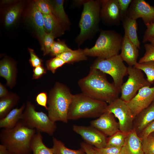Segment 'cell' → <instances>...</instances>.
<instances>
[{"label": "cell", "instance_id": "6da1fadb", "mask_svg": "<svg viewBox=\"0 0 154 154\" xmlns=\"http://www.w3.org/2000/svg\"><path fill=\"white\" fill-rule=\"evenodd\" d=\"M106 74L90 67L88 74L78 82L82 92L108 104L119 98L120 88L109 82Z\"/></svg>", "mask_w": 154, "mask_h": 154}, {"label": "cell", "instance_id": "7a4b0ae2", "mask_svg": "<svg viewBox=\"0 0 154 154\" xmlns=\"http://www.w3.org/2000/svg\"><path fill=\"white\" fill-rule=\"evenodd\" d=\"M37 131L27 127L20 120L13 128L1 130L0 133L1 144L16 154L31 153V141Z\"/></svg>", "mask_w": 154, "mask_h": 154}, {"label": "cell", "instance_id": "3957f363", "mask_svg": "<svg viewBox=\"0 0 154 154\" xmlns=\"http://www.w3.org/2000/svg\"><path fill=\"white\" fill-rule=\"evenodd\" d=\"M73 94L66 85L56 82L48 97V116L53 121L66 123L68 114Z\"/></svg>", "mask_w": 154, "mask_h": 154}, {"label": "cell", "instance_id": "277c9868", "mask_svg": "<svg viewBox=\"0 0 154 154\" xmlns=\"http://www.w3.org/2000/svg\"><path fill=\"white\" fill-rule=\"evenodd\" d=\"M108 104L82 93L73 95L68 114V120L98 117L104 112Z\"/></svg>", "mask_w": 154, "mask_h": 154}, {"label": "cell", "instance_id": "5b68a950", "mask_svg": "<svg viewBox=\"0 0 154 154\" xmlns=\"http://www.w3.org/2000/svg\"><path fill=\"white\" fill-rule=\"evenodd\" d=\"M79 25L80 32L75 39L78 46L94 35L99 30L100 17V0H86Z\"/></svg>", "mask_w": 154, "mask_h": 154}, {"label": "cell", "instance_id": "8992f818", "mask_svg": "<svg viewBox=\"0 0 154 154\" xmlns=\"http://www.w3.org/2000/svg\"><path fill=\"white\" fill-rule=\"evenodd\" d=\"M123 37L119 33L112 30H101L94 46L84 49L88 56L107 59L119 54Z\"/></svg>", "mask_w": 154, "mask_h": 154}, {"label": "cell", "instance_id": "52a82bcc", "mask_svg": "<svg viewBox=\"0 0 154 154\" xmlns=\"http://www.w3.org/2000/svg\"><path fill=\"white\" fill-rule=\"evenodd\" d=\"M26 126L35 129L38 132H44L52 135L56 125L45 113L38 112L31 102H27L20 119Z\"/></svg>", "mask_w": 154, "mask_h": 154}, {"label": "cell", "instance_id": "ba28073f", "mask_svg": "<svg viewBox=\"0 0 154 154\" xmlns=\"http://www.w3.org/2000/svg\"><path fill=\"white\" fill-rule=\"evenodd\" d=\"M90 67L110 76L114 83L119 88L124 76L128 74V67L119 54L107 59L97 58Z\"/></svg>", "mask_w": 154, "mask_h": 154}, {"label": "cell", "instance_id": "9c48e42d", "mask_svg": "<svg viewBox=\"0 0 154 154\" xmlns=\"http://www.w3.org/2000/svg\"><path fill=\"white\" fill-rule=\"evenodd\" d=\"M143 72L134 66L128 67V78L120 88V98L126 102L132 99L142 88L151 86V84L144 77Z\"/></svg>", "mask_w": 154, "mask_h": 154}, {"label": "cell", "instance_id": "30bf717a", "mask_svg": "<svg viewBox=\"0 0 154 154\" xmlns=\"http://www.w3.org/2000/svg\"><path fill=\"white\" fill-rule=\"evenodd\" d=\"M112 113L118 120L119 130L127 134L133 129L135 117L127 103L118 98L108 104L104 112Z\"/></svg>", "mask_w": 154, "mask_h": 154}, {"label": "cell", "instance_id": "8fae6325", "mask_svg": "<svg viewBox=\"0 0 154 154\" xmlns=\"http://www.w3.org/2000/svg\"><path fill=\"white\" fill-rule=\"evenodd\" d=\"M126 16L136 20L141 18L147 26L154 22V6L144 0H132Z\"/></svg>", "mask_w": 154, "mask_h": 154}, {"label": "cell", "instance_id": "7c38bea8", "mask_svg": "<svg viewBox=\"0 0 154 154\" xmlns=\"http://www.w3.org/2000/svg\"><path fill=\"white\" fill-rule=\"evenodd\" d=\"M72 129L74 132L79 135L87 143L98 148L106 147V136L92 126L74 125Z\"/></svg>", "mask_w": 154, "mask_h": 154}, {"label": "cell", "instance_id": "4fadbf2b", "mask_svg": "<svg viewBox=\"0 0 154 154\" xmlns=\"http://www.w3.org/2000/svg\"><path fill=\"white\" fill-rule=\"evenodd\" d=\"M154 101V84L152 87L147 86L142 88L132 99L126 103L135 118L141 111Z\"/></svg>", "mask_w": 154, "mask_h": 154}, {"label": "cell", "instance_id": "5bb4252c", "mask_svg": "<svg viewBox=\"0 0 154 154\" xmlns=\"http://www.w3.org/2000/svg\"><path fill=\"white\" fill-rule=\"evenodd\" d=\"M100 1L101 19L109 25L119 24L122 17L117 0Z\"/></svg>", "mask_w": 154, "mask_h": 154}, {"label": "cell", "instance_id": "9a60e30c", "mask_svg": "<svg viewBox=\"0 0 154 154\" xmlns=\"http://www.w3.org/2000/svg\"><path fill=\"white\" fill-rule=\"evenodd\" d=\"M114 115L105 112L98 118L90 122V126L100 131L106 136H111L119 130V124Z\"/></svg>", "mask_w": 154, "mask_h": 154}, {"label": "cell", "instance_id": "2e32d148", "mask_svg": "<svg viewBox=\"0 0 154 154\" xmlns=\"http://www.w3.org/2000/svg\"><path fill=\"white\" fill-rule=\"evenodd\" d=\"M138 48L124 35L119 54L123 61L125 62L129 66H134L137 63L139 55Z\"/></svg>", "mask_w": 154, "mask_h": 154}, {"label": "cell", "instance_id": "e0dca14e", "mask_svg": "<svg viewBox=\"0 0 154 154\" xmlns=\"http://www.w3.org/2000/svg\"><path fill=\"white\" fill-rule=\"evenodd\" d=\"M120 154H144L142 146V139L133 129L127 136Z\"/></svg>", "mask_w": 154, "mask_h": 154}, {"label": "cell", "instance_id": "ac0fdd59", "mask_svg": "<svg viewBox=\"0 0 154 154\" xmlns=\"http://www.w3.org/2000/svg\"><path fill=\"white\" fill-rule=\"evenodd\" d=\"M135 119L133 129L138 135L154 120V101L141 111Z\"/></svg>", "mask_w": 154, "mask_h": 154}, {"label": "cell", "instance_id": "d6986e66", "mask_svg": "<svg viewBox=\"0 0 154 154\" xmlns=\"http://www.w3.org/2000/svg\"><path fill=\"white\" fill-rule=\"evenodd\" d=\"M16 70L15 64L7 59H4L0 62V76L6 80L8 86L12 88L16 81Z\"/></svg>", "mask_w": 154, "mask_h": 154}, {"label": "cell", "instance_id": "ffe728a7", "mask_svg": "<svg viewBox=\"0 0 154 154\" xmlns=\"http://www.w3.org/2000/svg\"><path fill=\"white\" fill-rule=\"evenodd\" d=\"M125 34L128 38L139 49L140 42L137 34V23L136 20L127 16L124 17L121 20Z\"/></svg>", "mask_w": 154, "mask_h": 154}, {"label": "cell", "instance_id": "44dd1931", "mask_svg": "<svg viewBox=\"0 0 154 154\" xmlns=\"http://www.w3.org/2000/svg\"><path fill=\"white\" fill-rule=\"evenodd\" d=\"M25 107V105L23 104L19 108L13 109L0 119V128L10 129L14 127L21 119Z\"/></svg>", "mask_w": 154, "mask_h": 154}, {"label": "cell", "instance_id": "7402d4cb", "mask_svg": "<svg viewBox=\"0 0 154 154\" xmlns=\"http://www.w3.org/2000/svg\"><path fill=\"white\" fill-rule=\"evenodd\" d=\"M30 18L41 41L46 32L44 28L43 14L40 11L34 2L30 12Z\"/></svg>", "mask_w": 154, "mask_h": 154}, {"label": "cell", "instance_id": "603a6c76", "mask_svg": "<svg viewBox=\"0 0 154 154\" xmlns=\"http://www.w3.org/2000/svg\"><path fill=\"white\" fill-rule=\"evenodd\" d=\"M44 28L47 33L52 32L55 37L64 33L66 29L53 14L43 15Z\"/></svg>", "mask_w": 154, "mask_h": 154}, {"label": "cell", "instance_id": "cb8c5ba5", "mask_svg": "<svg viewBox=\"0 0 154 154\" xmlns=\"http://www.w3.org/2000/svg\"><path fill=\"white\" fill-rule=\"evenodd\" d=\"M51 6L52 13L66 29L70 27V23L64 7V1H49Z\"/></svg>", "mask_w": 154, "mask_h": 154}, {"label": "cell", "instance_id": "d4e9b609", "mask_svg": "<svg viewBox=\"0 0 154 154\" xmlns=\"http://www.w3.org/2000/svg\"><path fill=\"white\" fill-rule=\"evenodd\" d=\"M19 100L17 96L13 93L0 98V119L4 117L17 104Z\"/></svg>", "mask_w": 154, "mask_h": 154}, {"label": "cell", "instance_id": "484cf974", "mask_svg": "<svg viewBox=\"0 0 154 154\" xmlns=\"http://www.w3.org/2000/svg\"><path fill=\"white\" fill-rule=\"evenodd\" d=\"M56 56L61 58L67 64H72L86 60L88 59L87 56L84 52V49L80 48L74 50L72 49Z\"/></svg>", "mask_w": 154, "mask_h": 154}, {"label": "cell", "instance_id": "4316f807", "mask_svg": "<svg viewBox=\"0 0 154 154\" xmlns=\"http://www.w3.org/2000/svg\"><path fill=\"white\" fill-rule=\"evenodd\" d=\"M32 154H54L51 148L47 147L43 141L42 137L40 132L36 133L31 143Z\"/></svg>", "mask_w": 154, "mask_h": 154}, {"label": "cell", "instance_id": "83f0119b", "mask_svg": "<svg viewBox=\"0 0 154 154\" xmlns=\"http://www.w3.org/2000/svg\"><path fill=\"white\" fill-rule=\"evenodd\" d=\"M53 145L51 148L54 154H85L81 148L78 150H73L67 147L61 141L55 137L52 139Z\"/></svg>", "mask_w": 154, "mask_h": 154}, {"label": "cell", "instance_id": "f1b7e54d", "mask_svg": "<svg viewBox=\"0 0 154 154\" xmlns=\"http://www.w3.org/2000/svg\"><path fill=\"white\" fill-rule=\"evenodd\" d=\"M22 6L21 4L18 3L12 6L7 11L5 18L6 27H10L15 23L21 12Z\"/></svg>", "mask_w": 154, "mask_h": 154}, {"label": "cell", "instance_id": "f546056e", "mask_svg": "<svg viewBox=\"0 0 154 154\" xmlns=\"http://www.w3.org/2000/svg\"><path fill=\"white\" fill-rule=\"evenodd\" d=\"M128 134V133H127ZM127 134L120 130L107 138L106 147H114L121 148L124 145Z\"/></svg>", "mask_w": 154, "mask_h": 154}, {"label": "cell", "instance_id": "4dcf8cb0", "mask_svg": "<svg viewBox=\"0 0 154 154\" xmlns=\"http://www.w3.org/2000/svg\"><path fill=\"white\" fill-rule=\"evenodd\" d=\"M134 66L141 70L145 73L147 80L151 84L154 83V61L141 63L138 62Z\"/></svg>", "mask_w": 154, "mask_h": 154}, {"label": "cell", "instance_id": "1f68e13d", "mask_svg": "<svg viewBox=\"0 0 154 154\" xmlns=\"http://www.w3.org/2000/svg\"><path fill=\"white\" fill-rule=\"evenodd\" d=\"M56 37L52 32H46L41 42V49L43 52L44 55L49 54L51 47L54 42Z\"/></svg>", "mask_w": 154, "mask_h": 154}, {"label": "cell", "instance_id": "d6a6232c", "mask_svg": "<svg viewBox=\"0 0 154 154\" xmlns=\"http://www.w3.org/2000/svg\"><path fill=\"white\" fill-rule=\"evenodd\" d=\"M71 50L64 42L54 41L51 47L49 54L51 56L55 57Z\"/></svg>", "mask_w": 154, "mask_h": 154}, {"label": "cell", "instance_id": "836d02e7", "mask_svg": "<svg viewBox=\"0 0 154 154\" xmlns=\"http://www.w3.org/2000/svg\"><path fill=\"white\" fill-rule=\"evenodd\" d=\"M142 148L144 154H154V137L151 134L142 139Z\"/></svg>", "mask_w": 154, "mask_h": 154}, {"label": "cell", "instance_id": "e575fe53", "mask_svg": "<svg viewBox=\"0 0 154 154\" xmlns=\"http://www.w3.org/2000/svg\"><path fill=\"white\" fill-rule=\"evenodd\" d=\"M65 64V62L62 59L55 56L46 61V69L50 71L52 73L54 74L57 69L62 67Z\"/></svg>", "mask_w": 154, "mask_h": 154}, {"label": "cell", "instance_id": "d590c367", "mask_svg": "<svg viewBox=\"0 0 154 154\" xmlns=\"http://www.w3.org/2000/svg\"><path fill=\"white\" fill-rule=\"evenodd\" d=\"M144 47L145 52L143 56L140 59L138 63H141L154 61V46L151 43H146L144 45Z\"/></svg>", "mask_w": 154, "mask_h": 154}, {"label": "cell", "instance_id": "8d00e7d4", "mask_svg": "<svg viewBox=\"0 0 154 154\" xmlns=\"http://www.w3.org/2000/svg\"><path fill=\"white\" fill-rule=\"evenodd\" d=\"M37 7L43 15L52 14V10L49 1L37 0L34 1Z\"/></svg>", "mask_w": 154, "mask_h": 154}, {"label": "cell", "instance_id": "74e56055", "mask_svg": "<svg viewBox=\"0 0 154 154\" xmlns=\"http://www.w3.org/2000/svg\"><path fill=\"white\" fill-rule=\"evenodd\" d=\"M98 154H120L121 148L114 147H106L98 148L93 146Z\"/></svg>", "mask_w": 154, "mask_h": 154}, {"label": "cell", "instance_id": "f35d334b", "mask_svg": "<svg viewBox=\"0 0 154 154\" xmlns=\"http://www.w3.org/2000/svg\"><path fill=\"white\" fill-rule=\"evenodd\" d=\"M28 50L30 56L29 61L31 65L34 68L42 66V60L36 55L34 50L29 48Z\"/></svg>", "mask_w": 154, "mask_h": 154}, {"label": "cell", "instance_id": "ab89813d", "mask_svg": "<svg viewBox=\"0 0 154 154\" xmlns=\"http://www.w3.org/2000/svg\"><path fill=\"white\" fill-rule=\"evenodd\" d=\"M122 19L126 16L128 9L132 0H117Z\"/></svg>", "mask_w": 154, "mask_h": 154}, {"label": "cell", "instance_id": "60d3db41", "mask_svg": "<svg viewBox=\"0 0 154 154\" xmlns=\"http://www.w3.org/2000/svg\"><path fill=\"white\" fill-rule=\"evenodd\" d=\"M35 101L37 104L44 108L48 110L47 105L48 104V97L45 92H41L38 94L36 96Z\"/></svg>", "mask_w": 154, "mask_h": 154}, {"label": "cell", "instance_id": "b9f144b4", "mask_svg": "<svg viewBox=\"0 0 154 154\" xmlns=\"http://www.w3.org/2000/svg\"><path fill=\"white\" fill-rule=\"evenodd\" d=\"M147 29L143 35L142 42L145 43L150 38H154V22L146 26Z\"/></svg>", "mask_w": 154, "mask_h": 154}, {"label": "cell", "instance_id": "7bdbcfd3", "mask_svg": "<svg viewBox=\"0 0 154 154\" xmlns=\"http://www.w3.org/2000/svg\"><path fill=\"white\" fill-rule=\"evenodd\" d=\"M154 132V120L138 135L142 139Z\"/></svg>", "mask_w": 154, "mask_h": 154}, {"label": "cell", "instance_id": "ee69618b", "mask_svg": "<svg viewBox=\"0 0 154 154\" xmlns=\"http://www.w3.org/2000/svg\"><path fill=\"white\" fill-rule=\"evenodd\" d=\"M46 68L42 66H38L33 69V79H38L41 77L42 76L45 74L47 71Z\"/></svg>", "mask_w": 154, "mask_h": 154}, {"label": "cell", "instance_id": "f6af8a7d", "mask_svg": "<svg viewBox=\"0 0 154 154\" xmlns=\"http://www.w3.org/2000/svg\"><path fill=\"white\" fill-rule=\"evenodd\" d=\"M80 146L86 154H98L93 146L84 142H80Z\"/></svg>", "mask_w": 154, "mask_h": 154}, {"label": "cell", "instance_id": "bcb514c9", "mask_svg": "<svg viewBox=\"0 0 154 154\" xmlns=\"http://www.w3.org/2000/svg\"><path fill=\"white\" fill-rule=\"evenodd\" d=\"M9 93L5 87L2 83L0 84V98H1L7 96Z\"/></svg>", "mask_w": 154, "mask_h": 154}, {"label": "cell", "instance_id": "7dc6e473", "mask_svg": "<svg viewBox=\"0 0 154 154\" xmlns=\"http://www.w3.org/2000/svg\"><path fill=\"white\" fill-rule=\"evenodd\" d=\"M0 154H16L9 151L6 147L2 146L0 147ZM27 154H32L30 153Z\"/></svg>", "mask_w": 154, "mask_h": 154}, {"label": "cell", "instance_id": "c3c4849f", "mask_svg": "<svg viewBox=\"0 0 154 154\" xmlns=\"http://www.w3.org/2000/svg\"><path fill=\"white\" fill-rule=\"evenodd\" d=\"M148 41L151 44L154 46V38H150L149 40Z\"/></svg>", "mask_w": 154, "mask_h": 154}, {"label": "cell", "instance_id": "681fc988", "mask_svg": "<svg viewBox=\"0 0 154 154\" xmlns=\"http://www.w3.org/2000/svg\"><path fill=\"white\" fill-rule=\"evenodd\" d=\"M151 134L154 137V132L153 133Z\"/></svg>", "mask_w": 154, "mask_h": 154}]
</instances>
